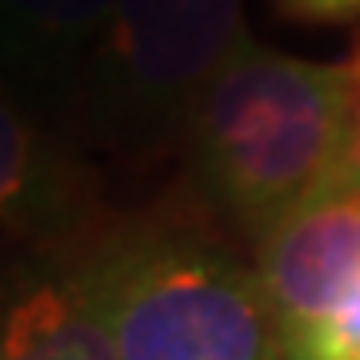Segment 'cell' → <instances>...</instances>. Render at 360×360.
<instances>
[{
  "label": "cell",
  "mask_w": 360,
  "mask_h": 360,
  "mask_svg": "<svg viewBox=\"0 0 360 360\" xmlns=\"http://www.w3.org/2000/svg\"><path fill=\"white\" fill-rule=\"evenodd\" d=\"M176 148L200 212L257 248L316 188L360 168V44L328 65L248 37L196 96Z\"/></svg>",
  "instance_id": "obj_1"
},
{
  "label": "cell",
  "mask_w": 360,
  "mask_h": 360,
  "mask_svg": "<svg viewBox=\"0 0 360 360\" xmlns=\"http://www.w3.org/2000/svg\"><path fill=\"white\" fill-rule=\"evenodd\" d=\"M60 248L120 360H288L257 269L188 212L96 217Z\"/></svg>",
  "instance_id": "obj_2"
},
{
  "label": "cell",
  "mask_w": 360,
  "mask_h": 360,
  "mask_svg": "<svg viewBox=\"0 0 360 360\" xmlns=\"http://www.w3.org/2000/svg\"><path fill=\"white\" fill-rule=\"evenodd\" d=\"M248 37L245 0H120L68 108L77 132L116 156L176 144L196 96Z\"/></svg>",
  "instance_id": "obj_3"
},
{
  "label": "cell",
  "mask_w": 360,
  "mask_h": 360,
  "mask_svg": "<svg viewBox=\"0 0 360 360\" xmlns=\"http://www.w3.org/2000/svg\"><path fill=\"white\" fill-rule=\"evenodd\" d=\"M284 356L360 300V168L328 180L252 248Z\"/></svg>",
  "instance_id": "obj_4"
},
{
  "label": "cell",
  "mask_w": 360,
  "mask_h": 360,
  "mask_svg": "<svg viewBox=\"0 0 360 360\" xmlns=\"http://www.w3.org/2000/svg\"><path fill=\"white\" fill-rule=\"evenodd\" d=\"M96 217L84 168L28 104L0 89V236L20 248H60Z\"/></svg>",
  "instance_id": "obj_5"
},
{
  "label": "cell",
  "mask_w": 360,
  "mask_h": 360,
  "mask_svg": "<svg viewBox=\"0 0 360 360\" xmlns=\"http://www.w3.org/2000/svg\"><path fill=\"white\" fill-rule=\"evenodd\" d=\"M0 360H120L65 248L0 257Z\"/></svg>",
  "instance_id": "obj_6"
},
{
  "label": "cell",
  "mask_w": 360,
  "mask_h": 360,
  "mask_svg": "<svg viewBox=\"0 0 360 360\" xmlns=\"http://www.w3.org/2000/svg\"><path fill=\"white\" fill-rule=\"evenodd\" d=\"M120 0H0V80L20 104L72 108L80 72Z\"/></svg>",
  "instance_id": "obj_7"
},
{
  "label": "cell",
  "mask_w": 360,
  "mask_h": 360,
  "mask_svg": "<svg viewBox=\"0 0 360 360\" xmlns=\"http://www.w3.org/2000/svg\"><path fill=\"white\" fill-rule=\"evenodd\" d=\"M288 360H360V300L309 333L288 352Z\"/></svg>",
  "instance_id": "obj_8"
},
{
  "label": "cell",
  "mask_w": 360,
  "mask_h": 360,
  "mask_svg": "<svg viewBox=\"0 0 360 360\" xmlns=\"http://www.w3.org/2000/svg\"><path fill=\"white\" fill-rule=\"evenodd\" d=\"M276 13L304 25H345L360 16V0H276Z\"/></svg>",
  "instance_id": "obj_9"
}]
</instances>
